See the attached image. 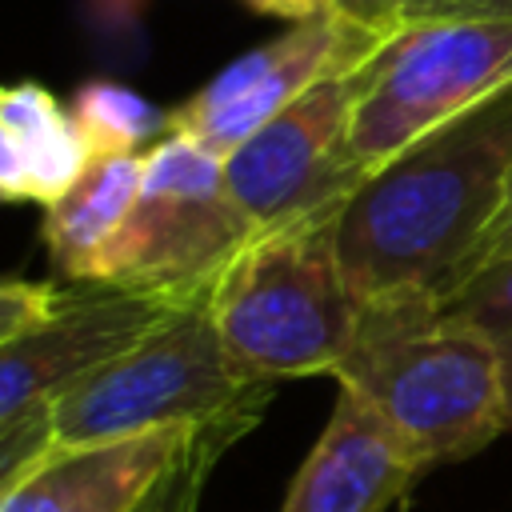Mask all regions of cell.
<instances>
[{"label": "cell", "instance_id": "44dd1931", "mask_svg": "<svg viewBox=\"0 0 512 512\" xmlns=\"http://www.w3.org/2000/svg\"><path fill=\"white\" fill-rule=\"evenodd\" d=\"M140 12V0H92V16L100 24H116V28H128Z\"/></svg>", "mask_w": 512, "mask_h": 512}, {"label": "cell", "instance_id": "ba28073f", "mask_svg": "<svg viewBox=\"0 0 512 512\" xmlns=\"http://www.w3.org/2000/svg\"><path fill=\"white\" fill-rule=\"evenodd\" d=\"M392 36L396 32L368 28L352 16L288 24L268 44L224 64L184 104L168 108V132L192 136L208 152L228 156L316 84L364 68Z\"/></svg>", "mask_w": 512, "mask_h": 512}, {"label": "cell", "instance_id": "5bb4252c", "mask_svg": "<svg viewBox=\"0 0 512 512\" xmlns=\"http://www.w3.org/2000/svg\"><path fill=\"white\" fill-rule=\"evenodd\" d=\"M72 116L96 156H128L148 152L156 140L168 136V112L148 104L140 92L116 80H88L72 96Z\"/></svg>", "mask_w": 512, "mask_h": 512}, {"label": "cell", "instance_id": "e0dca14e", "mask_svg": "<svg viewBox=\"0 0 512 512\" xmlns=\"http://www.w3.org/2000/svg\"><path fill=\"white\" fill-rule=\"evenodd\" d=\"M396 4H400V28L444 16H512V0H396Z\"/></svg>", "mask_w": 512, "mask_h": 512}, {"label": "cell", "instance_id": "277c9868", "mask_svg": "<svg viewBox=\"0 0 512 512\" xmlns=\"http://www.w3.org/2000/svg\"><path fill=\"white\" fill-rule=\"evenodd\" d=\"M340 208H324L252 240L212 284V320L224 348L260 380L336 372L364 300L344 276L336 248Z\"/></svg>", "mask_w": 512, "mask_h": 512}, {"label": "cell", "instance_id": "7a4b0ae2", "mask_svg": "<svg viewBox=\"0 0 512 512\" xmlns=\"http://www.w3.org/2000/svg\"><path fill=\"white\" fill-rule=\"evenodd\" d=\"M332 376L364 396L424 468L476 456L508 432L500 356L452 296L392 292L364 300Z\"/></svg>", "mask_w": 512, "mask_h": 512}, {"label": "cell", "instance_id": "9c48e42d", "mask_svg": "<svg viewBox=\"0 0 512 512\" xmlns=\"http://www.w3.org/2000/svg\"><path fill=\"white\" fill-rule=\"evenodd\" d=\"M360 76L340 72L268 120L224 156V180L252 228H276L324 208H340L368 180L348 148Z\"/></svg>", "mask_w": 512, "mask_h": 512}, {"label": "cell", "instance_id": "52a82bcc", "mask_svg": "<svg viewBox=\"0 0 512 512\" xmlns=\"http://www.w3.org/2000/svg\"><path fill=\"white\" fill-rule=\"evenodd\" d=\"M252 232V220L228 192L224 156L168 132L144 152L140 196L88 280L192 296L216 284Z\"/></svg>", "mask_w": 512, "mask_h": 512}, {"label": "cell", "instance_id": "5b68a950", "mask_svg": "<svg viewBox=\"0 0 512 512\" xmlns=\"http://www.w3.org/2000/svg\"><path fill=\"white\" fill-rule=\"evenodd\" d=\"M272 392V380L252 376L224 348L212 320V288H204L132 352L56 400L48 416V452L60 444L116 440L168 424L208 428L220 420H244L256 428Z\"/></svg>", "mask_w": 512, "mask_h": 512}, {"label": "cell", "instance_id": "7c38bea8", "mask_svg": "<svg viewBox=\"0 0 512 512\" xmlns=\"http://www.w3.org/2000/svg\"><path fill=\"white\" fill-rule=\"evenodd\" d=\"M92 164V148L44 84L16 80L0 92V192L12 204H56Z\"/></svg>", "mask_w": 512, "mask_h": 512}, {"label": "cell", "instance_id": "d6986e66", "mask_svg": "<svg viewBox=\"0 0 512 512\" xmlns=\"http://www.w3.org/2000/svg\"><path fill=\"white\" fill-rule=\"evenodd\" d=\"M340 8L368 24V28H380V32H400V4L396 0H340Z\"/></svg>", "mask_w": 512, "mask_h": 512}, {"label": "cell", "instance_id": "30bf717a", "mask_svg": "<svg viewBox=\"0 0 512 512\" xmlns=\"http://www.w3.org/2000/svg\"><path fill=\"white\" fill-rule=\"evenodd\" d=\"M200 424L60 444L0 484V512H136L196 448Z\"/></svg>", "mask_w": 512, "mask_h": 512}, {"label": "cell", "instance_id": "9a60e30c", "mask_svg": "<svg viewBox=\"0 0 512 512\" xmlns=\"http://www.w3.org/2000/svg\"><path fill=\"white\" fill-rule=\"evenodd\" d=\"M452 304L472 316L496 356H500V376H504V408H508V428H512V260H500V264H484L456 296Z\"/></svg>", "mask_w": 512, "mask_h": 512}, {"label": "cell", "instance_id": "2e32d148", "mask_svg": "<svg viewBox=\"0 0 512 512\" xmlns=\"http://www.w3.org/2000/svg\"><path fill=\"white\" fill-rule=\"evenodd\" d=\"M252 424L244 420H220V424H208L192 448V456L136 508V512H200V500H204V484L216 468V460L248 432Z\"/></svg>", "mask_w": 512, "mask_h": 512}, {"label": "cell", "instance_id": "4fadbf2b", "mask_svg": "<svg viewBox=\"0 0 512 512\" xmlns=\"http://www.w3.org/2000/svg\"><path fill=\"white\" fill-rule=\"evenodd\" d=\"M144 184V152L96 156L88 172L44 208L40 240L60 280H88L100 252L124 228Z\"/></svg>", "mask_w": 512, "mask_h": 512}, {"label": "cell", "instance_id": "3957f363", "mask_svg": "<svg viewBox=\"0 0 512 512\" xmlns=\"http://www.w3.org/2000/svg\"><path fill=\"white\" fill-rule=\"evenodd\" d=\"M192 296L136 292L104 280H4L0 484L48 452V416L64 392L132 352Z\"/></svg>", "mask_w": 512, "mask_h": 512}, {"label": "cell", "instance_id": "ffe728a7", "mask_svg": "<svg viewBox=\"0 0 512 512\" xmlns=\"http://www.w3.org/2000/svg\"><path fill=\"white\" fill-rule=\"evenodd\" d=\"M500 260H512V180H508V192H504V208L488 232V244H484V264H500Z\"/></svg>", "mask_w": 512, "mask_h": 512}, {"label": "cell", "instance_id": "6da1fadb", "mask_svg": "<svg viewBox=\"0 0 512 512\" xmlns=\"http://www.w3.org/2000/svg\"><path fill=\"white\" fill-rule=\"evenodd\" d=\"M512 180V88L372 172L336 220L360 300L456 296L480 268Z\"/></svg>", "mask_w": 512, "mask_h": 512}, {"label": "cell", "instance_id": "8fae6325", "mask_svg": "<svg viewBox=\"0 0 512 512\" xmlns=\"http://www.w3.org/2000/svg\"><path fill=\"white\" fill-rule=\"evenodd\" d=\"M424 472L400 432L364 396L340 388L280 512H388Z\"/></svg>", "mask_w": 512, "mask_h": 512}, {"label": "cell", "instance_id": "8992f818", "mask_svg": "<svg viewBox=\"0 0 512 512\" xmlns=\"http://www.w3.org/2000/svg\"><path fill=\"white\" fill-rule=\"evenodd\" d=\"M512 88V16H444L400 28L360 76L348 148L364 176Z\"/></svg>", "mask_w": 512, "mask_h": 512}, {"label": "cell", "instance_id": "ac0fdd59", "mask_svg": "<svg viewBox=\"0 0 512 512\" xmlns=\"http://www.w3.org/2000/svg\"><path fill=\"white\" fill-rule=\"evenodd\" d=\"M264 16L288 20V24H304V20H320V16H348L340 8V0H244Z\"/></svg>", "mask_w": 512, "mask_h": 512}]
</instances>
